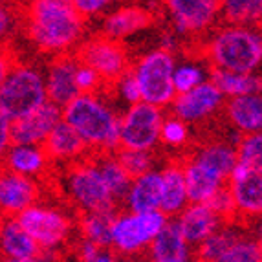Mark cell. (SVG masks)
Returning a JSON list of instances; mask_svg holds the SVG:
<instances>
[{
	"instance_id": "cell-30",
	"label": "cell",
	"mask_w": 262,
	"mask_h": 262,
	"mask_svg": "<svg viewBox=\"0 0 262 262\" xmlns=\"http://www.w3.org/2000/svg\"><path fill=\"white\" fill-rule=\"evenodd\" d=\"M118 211H101V213H86L81 216V235L86 241L94 242L99 248H110L112 241L114 219Z\"/></svg>"
},
{
	"instance_id": "cell-22",
	"label": "cell",
	"mask_w": 262,
	"mask_h": 262,
	"mask_svg": "<svg viewBox=\"0 0 262 262\" xmlns=\"http://www.w3.org/2000/svg\"><path fill=\"white\" fill-rule=\"evenodd\" d=\"M42 147L53 162H81V158L86 156L88 150V145L84 143L81 134L64 119L53 128Z\"/></svg>"
},
{
	"instance_id": "cell-39",
	"label": "cell",
	"mask_w": 262,
	"mask_h": 262,
	"mask_svg": "<svg viewBox=\"0 0 262 262\" xmlns=\"http://www.w3.org/2000/svg\"><path fill=\"white\" fill-rule=\"evenodd\" d=\"M103 84V79L97 74L94 68L83 64L79 61V68H77V86L81 90V94H96L97 90Z\"/></svg>"
},
{
	"instance_id": "cell-2",
	"label": "cell",
	"mask_w": 262,
	"mask_h": 262,
	"mask_svg": "<svg viewBox=\"0 0 262 262\" xmlns=\"http://www.w3.org/2000/svg\"><path fill=\"white\" fill-rule=\"evenodd\" d=\"M204 59L211 70L260 74L262 28L224 24L206 40Z\"/></svg>"
},
{
	"instance_id": "cell-42",
	"label": "cell",
	"mask_w": 262,
	"mask_h": 262,
	"mask_svg": "<svg viewBox=\"0 0 262 262\" xmlns=\"http://www.w3.org/2000/svg\"><path fill=\"white\" fill-rule=\"evenodd\" d=\"M103 251V248H99L97 244H94V242L86 241V238H83V241L77 244V257H79V262H92L94 258L97 257V255Z\"/></svg>"
},
{
	"instance_id": "cell-15",
	"label": "cell",
	"mask_w": 262,
	"mask_h": 262,
	"mask_svg": "<svg viewBox=\"0 0 262 262\" xmlns=\"http://www.w3.org/2000/svg\"><path fill=\"white\" fill-rule=\"evenodd\" d=\"M77 68L79 59L72 55H59L50 62L44 72L50 103L64 108L75 97L81 96L77 86Z\"/></svg>"
},
{
	"instance_id": "cell-25",
	"label": "cell",
	"mask_w": 262,
	"mask_h": 262,
	"mask_svg": "<svg viewBox=\"0 0 262 262\" xmlns=\"http://www.w3.org/2000/svg\"><path fill=\"white\" fill-rule=\"evenodd\" d=\"M200 165L209 169L211 172L219 174L220 178L227 180L231 178V172L235 170L238 163V152H236V145L227 143V141H211V143L202 145L200 149L191 154Z\"/></svg>"
},
{
	"instance_id": "cell-16",
	"label": "cell",
	"mask_w": 262,
	"mask_h": 262,
	"mask_svg": "<svg viewBox=\"0 0 262 262\" xmlns=\"http://www.w3.org/2000/svg\"><path fill=\"white\" fill-rule=\"evenodd\" d=\"M37 198H39V185L35 178L4 170L0 178V206L6 219H17L18 214L35 206Z\"/></svg>"
},
{
	"instance_id": "cell-23",
	"label": "cell",
	"mask_w": 262,
	"mask_h": 262,
	"mask_svg": "<svg viewBox=\"0 0 262 262\" xmlns=\"http://www.w3.org/2000/svg\"><path fill=\"white\" fill-rule=\"evenodd\" d=\"M162 211L167 216H178L191 206L187 182L182 163H169L162 169Z\"/></svg>"
},
{
	"instance_id": "cell-33",
	"label": "cell",
	"mask_w": 262,
	"mask_h": 262,
	"mask_svg": "<svg viewBox=\"0 0 262 262\" xmlns=\"http://www.w3.org/2000/svg\"><path fill=\"white\" fill-rule=\"evenodd\" d=\"M216 262H262L260 242L257 241V236L242 233Z\"/></svg>"
},
{
	"instance_id": "cell-35",
	"label": "cell",
	"mask_w": 262,
	"mask_h": 262,
	"mask_svg": "<svg viewBox=\"0 0 262 262\" xmlns=\"http://www.w3.org/2000/svg\"><path fill=\"white\" fill-rule=\"evenodd\" d=\"M238 162L251 169H262V132L241 136L236 141Z\"/></svg>"
},
{
	"instance_id": "cell-9",
	"label": "cell",
	"mask_w": 262,
	"mask_h": 262,
	"mask_svg": "<svg viewBox=\"0 0 262 262\" xmlns=\"http://www.w3.org/2000/svg\"><path fill=\"white\" fill-rule=\"evenodd\" d=\"M77 59L83 64L94 68L101 75L103 83L108 84H114L130 70L128 55L121 42L105 35H97L84 40L77 48Z\"/></svg>"
},
{
	"instance_id": "cell-31",
	"label": "cell",
	"mask_w": 262,
	"mask_h": 262,
	"mask_svg": "<svg viewBox=\"0 0 262 262\" xmlns=\"http://www.w3.org/2000/svg\"><path fill=\"white\" fill-rule=\"evenodd\" d=\"M241 235L242 233L238 229L224 224L219 231L213 233L206 242H202L194 249V258L196 262H216Z\"/></svg>"
},
{
	"instance_id": "cell-5",
	"label": "cell",
	"mask_w": 262,
	"mask_h": 262,
	"mask_svg": "<svg viewBox=\"0 0 262 262\" xmlns=\"http://www.w3.org/2000/svg\"><path fill=\"white\" fill-rule=\"evenodd\" d=\"M176 64L178 62L172 52L165 48H156L138 59V62L130 70L140 84L141 97L145 103L160 108L172 106L178 96L174 86Z\"/></svg>"
},
{
	"instance_id": "cell-8",
	"label": "cell",
	"mask_w": 262,
	"mask_h": 262,
	"mask_svg": "<svg viewBox=\"0 0 262 262\" xmlns=\"http://www.w3.org/2000/svg\"><path fill=\"white\" fill-rule=\"evenodd\" d=\"M165 114L160 106L138 103L123 110L119 128V149L149 150L152 152L162 143V127Z\"/></svg>"
},
{
	"instance_id": "cell-41",
	"label": "cell",
	"mask_w": 262,
	"mask_h": 262,
	"mask_svg": "<svg viewBox=\"0 0 262 262\" xmlns=\"http://www.w3.org/2000/svg\"><path fill=\"white\" fill-rule=\"evenodd\" d=\"M17 24H18L17 13H15L11 8L4 6V8H2V13H0V31H2V37L8 39V37L15 31Z\"/></svg>"
},
{
	"instance_id": "cell-34",
	"label": "cell",
	"mask_w": 262,
	"mask_h": 262,
	"mask_svg": "<svg viewBox=\"0 0 262 262\" xmlns=\"http://www.w3.org/2000/svg\"><path fill=\"white\" fill-rule=\"evenodd\" d=\"M116 156L121 162V165L127 169L132 178L154 170V156L149 150H134V149H118Z\"/></svg>"
},
{
	"instance_id": "cell-20",
	"label": "cell",
	"mask_w": 262,
	"mask_h": 262,
	"mask_svg": "<svg viewBox=\"0 0 262 262\" xmlns=\"http://www.w3.org/2000/svg\"><path fill=\"white\" fill-rule=\"evenodd\" d=\"M224 112L229 125L241 136L262 132V92L227 99Z\"/></svg>"
},
{
	"instance_id": "cell-37",
	"label": "cell",
	"mask_w": 262,
	"mask_h": 262,
	"mask_svg": "<svg viewBox=\"0 0 262 262\" xmlns=\"http://www.w3.org/2000/svg\"><path fill=\"white\" fill-rule=\"evenodd\" d=\"M114 90H116V96H118V99L121 101L123 105L132 106V105H138V103H141L143 101V97H141V90H140V84H138V81H136L134 74H132V70H128L127 74L123 75V77H119L116 83L112 84Z\"/></svg>"
},
{
	"instance_id": "cell-28",
	"label": "cell",
	"mask_w": 262,
	"mask_h": 262,
	"mask_svg": "<svg viewBox=\"0 0 262 262\" xmlns=\"http://www.w3.org/2000/svg\"><path fill=\"white\" fill-rule=\"evenodd\" d=\"M211 81L220 88L226 99L262 92V74H236V72L213 70Z\"/></svg>"
},
{
	"instance_id": "cell-32",
	"label": "cell",
	"mask_w": 262,
	"mask_h": 262,
	"mask_svg": "<svg viewBox=\"0 0 262 262\" xmlns=\"http://www.w3.org/2000/svg\"><path fill=\"white\" fill-rule=\"evenodd\" d=\"M211 66L198 61H182L176 64L174 86L178 94H185L211 79Z\"/></svg>"
},
{
	"instance_id": "cell-26",
	"label": "cell",
	"mask_w": 262,
	"mask_h": 262,
	"mask_svg": "<svg viewBox=\"0 0 262 262\" xmlns=\"http://www.w3.org/2000/svg\"><path fill=\"white\" fill-rule=\"evenodd\" d=\"M4 258H37L42 251L33 236L24 229L18 219H6L0 231Z\"/></svg>"
},
{
	"instance_id": "cell-29",
	"label": "cell",
	"mask_w": 262,
	"mask_h": 262,
	"mask_svg": "<svg viewBox=\"0 0 262 262\" xmlns=\"http://www.w3.org/2000/svg\"><path fill=\"white\" fill-rule=\"evenodd\" d=\"M220 18L226 24L262 28V0H222Z\"/></svg>"
},
{
	"instance_id": "cell-21",
	"label": "cell",
	"mask_w": 262,
	"mask_h": 262,
	"mask_svg": "<svg viewBox=\"0 0 262 262\" xmlns=\"http://www.w3.org/2000/svg\"><path fill=\"white\" fill-rule=\"evenodd\" d=\"M182 167H184L191 204H207L222 189L227 187V180L220 178L219 174H214L209 169L200 165L192 156H189L185 162H182Z\"/></svg>"
},
{
	"instance_id": "cell-4",
	"label": "cell",
	"mask_w": 262,
	"mask_h": 262,
	"mask_svg": "<svg viewBox=\"0 0 262 262\" xmlns=\"http://www.w3.org/2000/svg\"><path fill=\"white\" fill-rule=\"evenodd\" d=\"M46 103L44 72L28 62H11L0 83V116L17 121Z\"/></svg>"
},
{
	"instance_id": "cell-36",
	"label": "cell",
	"mask_w": 262,
	"mask_h": 262,
	"mask_svg": "<svg viewBox=\"0 0 262 262\" xmlns=\"http://www.w3.org/2000/svg\"><path fill=\"white\" fill-rule=\"evenodd\" d=\"M189 140V125L182 121L176 116L165 118L162 127V143L170 147V149H180L184 147Z\"/></svg>"
},
{
	"instance_id": "cell-45",
	"label": "cell",
	"mask_w": 262,
	"mask_h": 262,
	"mask_svg": "<svg viewBox=\"0 0 262 262\" xmlns=\"http://www.w3.org/2000/svg\"><path fill=\"white\" fill-rule=\"evenodd\" d=\"M150 262H196L194 257H187V258H167V260H150Z\"/></svg>"
},
{
	"instance_id": "cell-14",
	"label": "cell",
	"mask_w": 262,
	"mask_h": 262,
	"mask_svg": "<svg viewBox=\"0 0 262 262\" xmlns=\"http://www.w3.org/2000/svg\"><path fill=\"white\" fill-rule=\"evenodd\" d=\"M64 119L61 106L46 103L35 112L17 119L11 125V141L15 145H39L42 147L53 128Z\"/></svg>"
},
{
	"instance_id": "cell-11",
	"label": "cell",
	"mask_w": 262,
	"mask_h": 262,
	"mask_svg": "<svg viewBox=\"0 0 262 262\" xmlns=\"http://www.w3.org/2000/svg\"><path fill=\"white\" fill-rule=\"evenodd\" d=\"M165 8L176 33L200 35L209 31L220 18L222 0H165Z\"/></svg>"
},
{
	"instance_id": "cell-46",
	"label": "cell",
	"mask_w": 262,
	"mask_h": 262,
	"mask_svg": "<svg viewBox=\"0 0 262 262\" xmlns=\"http://www.w3.org/2000/svg\"><path fill=\"white\" fill-rule=\"evenodd\" d=\"M2 262H39L37 258H2Z\"/></svg>"
},
{
	"instance_id": "cell-44",
	"label": "cell",
	"mask_w": 262,
	"mask_h": 262,
	"mask_svg": "<svg viewBox=\"0 0 262 262\" xmlns=\"http://www.w3.org/2000/svg\"><path fill=\"white\" fill-rule=\"evenodd\" d=\"M92 262H118V260H116V257H114V255L110 253V251L103 249V251H101V253L97 255V257L94 258Z\"/></svg>"
},
{
	"instance_id": "cell-40",
	"label": "cell",
	"mask_w": 262,
	"mask_h": 262,
	"mask_svg": "<svg viewBox=\"0 0 262 262\" xmlns=\"http://www.w3.org/2000/svg\"><path fill=\"white\" fill-rule=\"evenodd\" d=\"M211 207H213L216 213L220 214L224 219V222H227L229 219H236V213H235V202H233V196H231V191L229 187L222 189V191L216 194L211 202H207Z\"/></svg>"
},
{
	"instance_id": "cell-13",
	"label": "cell",
	"mask_w": 262,
	"mask_h": 262,
	"mask_svg": "<svg viewBox=\"0 0 262 262\" xmlns=\"http://www.w3.org/2000/svg\"><path fill=\"white\" fill-rule=\"evenodd\" d=\"M235 202L236 219L253 220L262 216V169H251L244 163H236L227 182Z\"/></svg>"
},
{
	"instance_id": "cell-17",
	"label": "cell",
	"mask_w": 262,
	"mask_h": 262,
	"mask_svg": "<svg viewBox=\"0 0 262 262\" xmlns=\"http://www.w3.org/2000/svg\"><path fill=\"white\" fill-rule=\"evenodd\" d=\"M185 241L196 249L224 226V219L209 204H191L174 219Z\"/></svg>"
},
{
	"instance_id": "cell-3",
	"label": "cell",
	"mask_w": 262,
	"mask_h": 262,
	"mask_svg": "<svg viewBox=\"0 0 262 262\" xmlns=\"http://www.w3.org/2000/svg\"><path fill=\"white\" fill-rule=\"evenodd\" d=\"M62 116L81 134L94 154L116 152L119 149L121 114L97 92L77 96L62 108Z\"/></svg>"
},
{
	"instance_id": "cell-6",
	"label": "cell",
	"mask_w": 262,
	"mask_h": 262,
	"mask_svg": "<svg viewBox=\"0 0 262 262\" xmlns=\"http://www.w3.org/2000/svg\"><path fill=\"white\" fill-rule=\"evenodd\" d=\"M64 191L72 206L83 214L116 211V198L106 187L105 180L92 158L75 162L64 174Z\"/></svg>"
},
{
	"instance_id": "cell-38",
	"label": "cell",
	"mask_w": 262,
	"mask_h": 262,
	"mask_svg": "<svg viewBox=\"0 0 262 262\" xmlns=\"http://www.w3.org/2000/svg\"><path fill=\"white\" fill-rule=\"evenodd\" d=\"M118 2L119 0H74V6L79 15L86 20V18H97L101 15L110 13V8Z\"/></svg>"
},
{
	"instance_id": "cell-1",
	"label": "cell",
	"mask_w": 262,
	"mask_h": 262,
	"mask_svg": "<svg viewBox=\"0 0 262 262\" xmlns=\"http://www.w3.org/2000/svg\"><path fill=\"white\" fill-rule=\"evenodd\" d=\"M24 28L37 50L55 57L68 55L84 42V18L74 0H28Z\"/></svg>"
},
{
	"instance_id": "cell-7",
	"label": "cell",
	"mask_w": 262,
	"mask_h": 262,
	"mask_svg": "<svg viewBox=\"0 0 262 262\" xmlns=\"http://www.w3.org/2000/svg\"><path fill=\"white\" fill-rule=\"evenodd\" d=\"M169 216L163 211L152 213H134L125 211L118 213L112 226L110 249L119 255H138L149 251L158 235L169 224Z\"/></svg>"
},
{
	"instance_id": "cell-12",
	"label": "cell",
	"mask_w": 262,
	"mask_h": 262,
	"mask_svg": "<svg viewBox=\"0 0 262 262\" xmlns=\"http://www.w3.org/2000/svg\"><path fill=\"white\" fill-rule=\"evenodd\" d=\"M226 96L220 92V88L209 79L189 92L178 94L170 108L172 116L180 118L187 125H198L213 118L222 106H226Z\"/></svg>"
},
{
	"instance_id": "cell-27",
	"label": "cell",
	"mask_w": 262,
	"mask_h": 262,
	"mask_svg": "<svg viewBox=\"0 0 262 262\" xmlns=\"http://www.w3.org/2000/svg\"><path fill=\"white\" fill-rule=\"evenodd\" d=\"M94 163L99 169L101 176L105 180L106 187L112 192L116 202H123L127 196L128 189L132 184V176L127 172V169L121 165L116 152H97L92 156Z\"/></svg>"
},
{
	"instance_id": "cell-19",
	"label": "cell",
	"mask_w": 262,
	"mask_h": 262,
	"mask_svg": "<svg viewBox=\"0 0 262 262\" xmlns=\"http://www.w3.org/2000/svg\"><path fill=\"white\" fill-rule=\"evenodd\" d=\"M162 169H154L138 178H132L130 189L123 200L127 211L134 213L162 211Z\"/></svg>"
},
{
	"instance_id": "cell-24",
	"label": "cell",
	"mask_w": 262,
	"mask_h": 262,
	"mask_svg": "<svg viewBox=\"0 0 262 262\" xmlns=\"http://www.w3.org/2000/svg\"><path fill=\"white\" fill-rule=\"evenodd\" d=\"M4 170L15 172V174L37 178L46 170L50 158L39 145H11L4 154Z\"/></svg>"
},
{
	"instance_id": "cell-43",
	"label": "cell",
	"mask_w": 262,
	"mask_h": 262,
	"mask_svg": "<svg viewBox=\"0 0 262 262\" xmlns=\"http://www.w3.org/2000/svg\"><path fill=\"white\" fill-rule=\"evenodd\" d=\"M11 125L13 121L6 116H0V149H2V154L13 145L11 141Z\"/></svg>"
},
{
	"instance_id": "cell-47",
	"label": "cell",
	"mask_w": 262,
	"mask_h": 262,
	"mask_svg": "<svg viewBox=\"0 0 262 262\" xmlns=\"http://www.w3.org/2000/svg\"><path fill=\"white\" fill-rule=\"evenodd\" d=\"M257 241H258V242H260V248H262V236H258Z\"/></svg>"
},
{
	"instance_id": "cell-18",
	"label": "cell",
	"mask_w": 262,
	"mask_h": 262,
	"mask_svg": "<svg viewBox=\"0 0 262 262\" xmlns=\"http://www.w3.org/2000/svg\"><path fill=\"white\" fill-rule=\"evenodd\" d=\"M152 15L141 6H121L105 15L101 22V35L114 40H123L147 30Z\"/></svg>"
},
{
	"instance_id": "cell-10",
	"label": "cell",
	"mask_w": 262,
	"mask_h": 262,
	"mask_svg": "<svg viewBox=\"0 0 262 262\" xmlns=\"http://www.w3.org/2000/svg\"><path fill=\"white\" fill-rule=\"evenodd\" d=\"M40 249H57L72 233V219L61 209L35 204L17 216Z\"/></svg>"
},
{
	"instance_id": "cell-48",
	"label": "cell",
	"mask_w": 262,
	"mask_h": 262,
	"mask_svg": "<svg viewBox=\"0 0 262 262\" xmlns=\"http://www.w3.org/2000/svg\"><path fill=\"white\" fill-rule=\"evenodd\" d=\"M4 2H11V0H4Z\"/></svg>"
}]
</instances>
